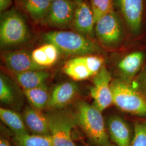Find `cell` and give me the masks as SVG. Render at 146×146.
Instances as JSON below:
<instances>
[{
    "label": "cell",
    "mask_w": 146,
    "mask_h": 146,
    "mask_svg": "<svg viewBox=\"0 0 146 146\" xmlns=\"http://www.w3.org/2000/svg\"><path fill=\"white\" fill-rule=\"evenodd\" d=\"M29 31L21 14L14 9L3 12L1 15V47L16 46L26 41Z\"/></svg>",
    "instance_id": "277c9868"
},
{
    "label": "cell",
    "mask_w": 146,
    "mask_h": 146,
    "mask_svg": "<svg viewBox=\"0 0 146 146\" xmlns=\"http://www.w3.org/2000/svg\"><path fill=\"white\" fill-rule=\"evenodd\" d=\"M145 55L141 51L131 52L124 56L117 64L122 80L127 84L133 82L140 72L145 61Z\"/></svg>",
    "instance_id": "8fae6325"
},
{
    "label": "cell",
    "mask_w": 146,
    "mask_h": 146,
    "mask_svg": "<svg viewBox=\"0 0 146 146\" xmlns=\"http://www.w3.org/2000/svg\"><path fill=\"white\" fill-rule=\"evenodd\" d=\"M12 141L16 146H53L52 136L28 133L14 135Z\"/></svg>",
    "instance_id": "7402d4cb"
},
{
    "label": "cell",
    "mask_w": 146,
    "mask_h": 146,
    "mask_svg": "<svg viewBox=\"0 0 146 146\" xmlns=\"http://www.w3.org/2000/svg\"><path fill=\"white\" fill-rule=\"evenodd\" d=\"M50 1L52 2H53V1H56V0H50Z\"/></svg>",
    "instance_id": "f1b7e54d"
},
{
    "label": "cell",
    "mask_w": 146,
    "mask_h": 146,
    "mask_svg": "<svg viewBox=\"0 0 146 146\" xmlns=\"http://www.w3.org/2000/svg\"><path fill=\"white\" fill-rule=\"evenodd\" d=\"M78 92V86L73 82L59 84L50 94L48 107L54 110L62 108L73 101Z\"/></svg>",
    "instance_id": "4fadbf2b"
},
{
    "label": "cell",
    "mask_w": 146,
    "mask_h": 146,
    "mask_svg": "<svg viewBox=\"0 0 146 146\" xmlns=\"http://www.w3.org/2000/svg\"><path fill=\"white\" fill-rule=\"evenodd\" d=\"M84 1V0H76V2L77 1Z\"/></svg>",
    "instance_id": "f546056e"
},
{
    "label": "cell",
    "mask_w": 146,
    "mask_h": 146,
    "mask_svg": "<svg viewBox=\"0 0 146 146\" xmlns=\"http://www.w3.org/2000/svg\"><path fill=\"white\" fill-rule=\"evenodd\" d=\"M16 80L23 89L34 88L44 84L49 73L43 70L16 73Z\"/></svg>",
    "instance_id": "ac0fdd59"
},
{
    "label": "cell",
    "mask_w": 146,
    "mask_h": 146,
    "mask_svg": "<svg viewBox=\"0 0 146 146\" xmlns=\"http://www.w3.org/2000/svg\"><path fill=\"white\" fill-rule=\"evenodd\" d=\"M104 60L96 55H86L73 58L65 63L63 72L75 81L94 76L104 66Z\"/></svg>",
    "instance_id": "52a82bcc"
},
{
    "label": "cell",
    "mask_w": 146,
    "mask_h": 146,
    "mask_svg": "<svg viewBox=\"0 0 146 146\" xmlns=\"http://www.w3.org/2000/svg\"><path fill=\"white\" fill-rule=\"evenodd\" d=\"M0 146H11V145L8 140L1 137L0 140Z\"/></svg>",
    "instance_id": "83f0119b"
},
{
    "label": "cell",
    "mask_w": 146,
    "mask_h": 146,
    "mask_svg": "<svg viewBox=\"0 0 146 146\" xmlns=\"http://www.w3.org/2000/svg\"><path fill=\"white\" fill-rule=\"evenodd\" d=\"M131 146H146V120L134 123Z\"/></svg>",
    "instance_id": "cb8c5ba5"
},
{
    "label": "cell",
    "mask_w": 146,
    "mask_h": 146,
    "mask_svg": "<svg viewBox=\"0 0 146 146\" xmlns=\"http://www.w3.org/2000/svg\"><path fill=\"white\" fill-rule=\"evenodd\" d=\"M0 100L6 104H11L14 101L13 90L3 75L0 76Z\"/></svg>",
    "instance_id": "d4e9b609"
},
{
    "label": "cell",
    "mask_w": 146,
    "mask_h": 146,
    "mask_svg": "<svg viewBox=\"0 0 146 146\" xmlns=\"http://www.w3.org/2000/svg\"><path fill=\"white\" fill-rule=\"evenodd\" d=\"M3 59L6 67L16 73L44 69L37 65L33 60L31 54L25 50L7 52L3 55Z\"/></svg>",
    "instance_id": "7c38bea8"
},
{
    "label": "cell",
    "mask_w": 146,
    "mask_h": 146,
    "mask_svg": "<svg viewBox=\"0 0 146 146\" xmlns=\"http://www.w3.org/2000/svg\"><path fill=\"white\" fill-rule=\"evenodd\" d=\"M23 119L27 127L34 133L40 135H51L47 115L33 107H27Z\"/></svg>",
    "instance_id": "2e32d148"
},
{
    "label": "cell",
    "mask_w": 146,
    "mask_h": 146,
    "mask_svg": "<svg viewBox=\"0 0 146 146\" xmlns=\"http://www.w3.org/2000/svg\"><path fill=\"white\" fill-rule=\"evenodd\" d=\"M110 139L117 146H131L133 134L125 120L117 116L110 117L108 121Z\"/></svg>",
    "instance_id": "5bb4252c"
},
{
    "label": "cell",
    "mask_w": 146,
    "mask_h": 146,
    "mask_svg": "<svg viewBox=\"0 0 146 146\" xmlns=\"http://www.w3.org/2000/svg\"><path fill=\"white\" fill-rule=\"evenodd\" d=\"M53 146H76L72 131L76 124L74 115L64 111H55L47 114Z\"/></svg>",
    "instance_id": "5b68a950"
},
{
    "label": "cell",
    "mask_w": 146,
    "mask_h": 146,
    "mask_svg": "<svg viewBox=\"0 0 146 146\" xmlns=\"http://www.w3.org/2000/svg\"><path fill=\"white\" fill-rule=\"evenodd\" d=\"M91 8L94 16L95 24L103 16L108 14L113 9V0H90Z\"/></svg>",
    "instance_id": "603a6c76"
},
{
    "label": "cell",
    "mask_w": 146,
    "mask_h": 146,
    "mask_svg": "<svg viewBox=\"0 0 146 146\" xmlns=\"http://www.w3.org/2000/svg\"><path fill=\"white\" fill-rule=\"evenodd\" d=\"M111 82L110 73L104 66L93 76L90 93L94 100L93 105L101 112L113 104Z\"/></svg>",
    "instance_id": "ba28073f"
},
{
    "label": "cell",
    "mask_w": 146,
    "mask_h": 146,
    "mask_svg": "<svg viewBox=\"0 0 146 146\" xmlns=\"http://www.w3.org/2000/svg\"><path fill=\"white\" fill-rule=\"evenodd\" d=\"M101 113L93 104L81 101L76 105L74 116L76 124L95 146H113Z\"/></svg>",
    "instance_id": "6da1fadb"
},
{
    "label": "cell",
    "mask_w": 146,
    "mask_h": 146,
    "mask_svg": "<svg viewBox=\"0 0 146 146\" xmlns=\"http://www.w3.org/2000/svg\"><path fill=\"white\" fill-rule=\"evenodd\" d=\"M23 5L32 19L36 22L47 18L52 2L50 0H22Z\"/></svg>",
    "instance_id": "d6986e66"
},
{
    "label": "cell",
    "mask_w": 146,
    "mask_h": 146,
    "mask_svg": "<svg viewBox=\"0 0 146 146\" xmlns=\"http://www.w3.org/2000/svg\"><path fill=\"white\" fill-rule=\"evenodd\" d=\"M121 13L131 33L139 35L143 17V0H117Z\"/></svg>",
    "instance_id": "9c48e42d"
},
{
    "label": "cell",
    "mask_w": 146,
    "mask_h": 146,
    "mask_svg": "<svg viewBox=\"0 0 146 146\" xmlns=\"http://www.w3.org/2000/svg\"><path fill=\"white\" fill-rule=\"evenodd\" d=\"M60 50L51 43H48L34 49L31 55L34 61L40 67L45 68L52 66L58 60Z\"/></svg>",
    "instance_id": "e0dca14e"
},
{
    "label": "cell",
    "mask_w": 146,
    "mask_h": 146,
    "mask_svg": "<svg viewBox=\"0 0 146 146\" xmlns=\"http://www.w3.org/2000/svg\"><path fill=\"white\" fill-rule=\"evenodd\" d=\"M73 22L78 31L86 35H93L95 25L94 16L91 7L85 1H77Z\"/></svg>",
    "instance_id": "9a60e30c"
},
{
    "label": "cell",
    "mask_w": 146,
    "mask_h": 146,
    "mask_svg": "<svg viewBox=\"0 0 146 146\" xmlns=\"http://www.w3.org/2000/svg\"><path fill=\"white\" fill-rule=\"evenodd\" d=\"M0 118L8 126L14 135H21L28 133L26 125L20 115L11 110L0 108Z\"/></svg>",
    "instance_id": "ffe728a7"
},
{
    "label": "cell",
    "mask_w": 146,
    "mask_h": 146,
    "mask_svg": "<svg viewBox=\"0 0 146 146\" xmlns=\"http://www.w3.org/2000/svg\"><path fill=\"white\" fill-rule=\"evenodd\" d=\"M113 104L119 110L142 117L146 118V99L131 84L120 78L111 82Z\"/></svg>",
    "instance_id": "3957f363"
},
{
    "label": "cell",
    "mask_w": 146,
    "mask_h": 146,
    "mask_svg": "<svg viewBox=\"0 0 146 146\" xmlns=\"http://www.w3.org/2000/svg\"><path fill=\"white\" fill-rule=\"evenodd\" d=\"M11 5V0H0V11H5Z\"/></svg>",
    "instance_id": "4316f807"
},
{
    "label": "cell",
    "mask_w": 146,
    "mask_h": 146,
    "mask_svg": "<svg viewBox=\"0 0 146 146\" xmlns=\"http://www.w3.org/2000/svg\"><path fill=\"white\" fill-rule=\"evenodd\" d=\"M76 4L72 0H56L52 2L47 20L53 26L63 27L73 21Z\"/></svg>",
    "instance_id": "30bf717a"
},
{
    "label": "cell",
    "mask_w": 146,
    "mask_h": 146,
    "mask_svg": "<svg viewBox=\"0 0 146 146\" xmlns=\"http://www.w3.org/2000/svg\"><path fill=\"white\" fill-rule=\"evenodd\" d=\"M44 39L58 47L60 52L72 55H92L101 51L95 42L72 31H51L44 34Z\"/></svg>",
    "instance_id": "7a4b0ae2"
},
{
    "label": "cell",
    "mask_w": 146,
    "mask_h": 146,
    "mask_svg": "<svg viewBox=\"0 0 146 146\" xmlns=\"http://www.w3.org/2000/svg\"><path fill=\"white\" fill-rule=\"evenodd\" d=\"M23 93L32 107L41 110L48 107L50 95L45 84L34 88L23 89Z\"/></svg>",
    "instance_id": "44dd1931"
},
{
    "label": "cell",
    "mask_w": 146,
    "mask_h": 146,
    "mask_svg": "<svg viewBox=\"0 0 146 146\" xmlns=\"http://www.w3.org/2000/svg\"><path fill=\"white\" fill-rule=\"evenodd\" d=\"M95 26L96 35L104 46L116 47L122 41L124 37L123 25L113 10L101 17Z\"/></svg>",
    "instance_id": "8992f818"
},
{
    "label": "cell",
    "mask_w": 146,
    "mask_h": 146,
    "mask_svg": "<svg viewBox=\"0 0 146 146\" xmlns=\"http://www.w3.org/2000/svg\"><path fill=\"white\" fill-rule=\"evenodd\" d=\"M134 88L136 89L146 99V64L141 69L133 82Z\"/></svg>",
    "instance_id": "484cf974"
}]
</instances>
